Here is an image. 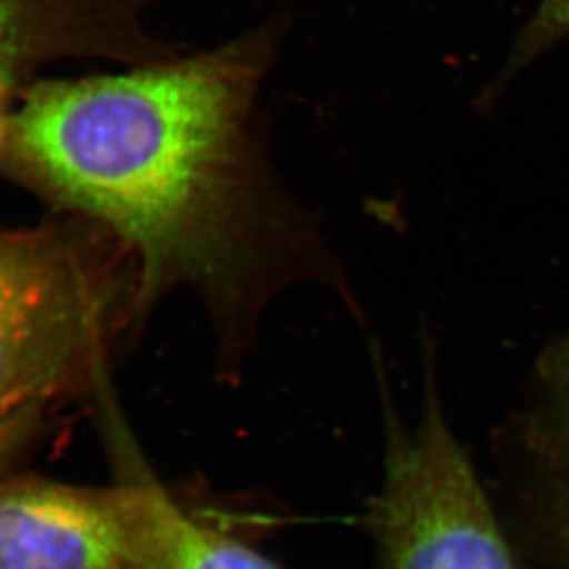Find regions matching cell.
<instances>
[{"label":"cell","mask_w":569,"mask_h":569,"mask_svg":"<svg viewBox=\"0 0 569 569\" xmlns=\"http://www.w3.org/2000/svg\"><path fill=\"white\" fill-rule=\"evenodd\" d=\"M253 82L252 61L224 52L43 83L8 119L2 150L24 183L124 248L133 315L194 290L226 368L284 287L317 280L350 295L317 226L248 138Z\"/></svg>","instance_id":"1"},{"label":"cell","mask_w":569,"mask_h":569,"mask_svg":"<svg viewBox=\"0 0 569 569\" xmlns=\"http://www.w3.org/2000/svg\"><path fill=\"white\" fill-rule=\"evenodd\" d=\"M132 296L74 231L0 230V451L44 407L104 387Z\"/></svg>","instance_id":"2"},{"label":"cell","mask_w":569,"mask_h":569,"mask_svg":"<svg viewBox=\"0 0 569 569\" xmlns=\"http://www.w3.org/2000/svg\"><path fill=\"white\" fill-rule=\"evenodd\" d=\"M368 527L373 569H523L437 401L417 431L389 432Z\"/></svg>","instance_id":"3"},{"label":"cell","mask_w":569,"mask_h":569,"mask_svg":"<svg viewBox=\"0 0 569 569\" xmlns=\"http://www.w3.org/2000/svg\"><path fill=\"white\" fill-rule=\"evenodd\" d=\"M0 569H141L127 481L2 479Z\"/></svg>","instance_id":"4"},{"label":"cell","mask_w":569,"mask_h":569,"mask_svg":"<svg viewBox=\"0 0 569 569\" xmlns=\"http://www.w3.org/2000/svg\"><path fill=\"white\" fill-rule=\"evenodd\" d=\"M117 462L130 487L141 569H283L247 540L202 520L176 501L144 465L127 435Z\"/></svg>","instance_id":"5"},{"label":"cell","mask_w":569,"mask_h":569,"mask_svg":"<svg viewBox=\"0 0 569 569\" xmlns=\"http://www.w3.org/2000/svg\"><path fill=\"white\" fill-rule=\"evenodd\" d=\"M548 401L532 422L531 446L559 479L569 481V337L542 362Z\"/></svg>","instance_id":"6"},{"label":"cell","mask_w":569,"mask_h":569,"mask_svg":"<svg viewBox=\"0 0 569 569\" xmlns=\"http://www.w3.org/2000/svg\"><path fill=\"white\" fill-rule=\"evenodd\" d=\"M529 532L546 565L569 569V481L553 477L532 501Z\"/></svg>","instance_id":"7"},{"label":"cell","mask_w":569,"mask_h":569,"mask_svg":"<svg viewBox=\"0 0 569 569\" xmlns=\"http://www.w3.org/2000/svg\"><path fill=\"white\" fill-rule=\"evenodd\" d=\"M565 33H569V0H543L532 36L537 39H555Z\"/></svg>","instance_id":"8"}]
</instances>
